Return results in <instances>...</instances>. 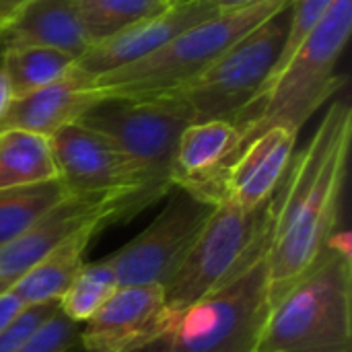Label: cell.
<instances>
[{"label":"cell","mask_w":352,"mask_h":352,"mask_svg":"<svg viewBox=\"0 0 352 352\" xmlns=\"http://www.w3.org/2000/svg\"><path fill=\"white\" fill-rule=\"evenodd\" d=\"M351 142V103L338 99L303 151L293 155L283 184L270 198V305L318 266L338 233Z\"/></svg>","instance_id":"obj_1"},{"label":"cell","mask_w":352,"mask_h":352,"mask_svg":"<svg viewBox=\"0 0 352 352\" xmlns=\"http://www.w3.org/2000/svg\"><path fill=\"white\" fill-rule=\"evenodd\" d=\"M352 31V0H336L291 60L233 118L243 146L270 128H301L338 93L344 76L336 74ZM241 146V148H243Z\"/></svg>","instance_id":"obj_2"},{"label":"cell","mask_w":352,"mask_h":352,"mask_svg":"<svg viewBox=\"0 0 352 352\" xmlns=\"http://www.w3.org/2000/svg\"><path fill=\"white\" fill-rule=\"evenodd\" d=\"M252 352H352V256L346 233H336L318 266L270 305Z\"/></svg>","instance_id":"obj_3"},{"label":"cell","mask_w":352,"mask_h":352,"mask_svg":"<svg viewBox=\"0 0 352 352\" xmlns=\"http://www.w3.org/2000/svg\"><path fill=\"white\" fill-rule=\"evenodd\" d=\"M289 4L291 0H256L248 6L219 12L186 29L155 54L97 76L95 87L103 93V99H144L175 93L214 64L241 37Z\"/></svg>","instance_id":"obj_4"},{"label":"cell","mask_w":352,"mask_h":352,"mask_svg":"<svg viewBox=\"0 0 352 352\" xmlns=\"http://www.w3.org/2000/svg\"><path fill=\"white\" fill-rule=\"evenodd\" d=\"M80 122L109 136L138 171L142 179L134 204L138 214L173 190L177 142L196 116L182 95L167 93L144 99H105Z\"/></svg>","instance_id":"obj_5"},{"label":"cell","mask_w":352,"mask_h":352,"mask_svg":"<svg viewBox=\"0 0 352 352\" xmlns=\"http://www.w3.org/2000/svg\"><path fill=\"white\" fill-rule=\"evenodd\" d=\"M270 311L266 252L186 309L157 352H252Z\"/></svg>","instance_id":"obj_6"},{"label":"cell","mask_w":352,"mask_h":352,"mask_svg":"<svg viewBox=\"0 0 352 352\" xmlns=\"http://www.w3.org/2000/svg\"><path fill=\"white\" fill-rule=\"evenodd\" d=\"M268 233L270 202L250 212L223 198L163 287L173 322L239 272L250 260L266 252Z\"/></svg>","instance_id":"obj_7"},{"label":"cell","mask_w":352,"mask_h":352,"mask_svg":"<svg viewBox=\"0 0 352 352\" xmlns=\"http://www.w3.org/2000/svg\"><path fill=\"white\" fill-rule=\"evenodd\" d=\"M289 6L260 23L202 74L175 91L192 105L196 122H233L260 93L278 64L289 31Z\"/></svg>","instance_id":"obj_8"},{"label":"cell","mask_w":352,"mask_h":352,"mask_svg":"<svg viewBox=\"0 0 352 352\" xmlns=\"http://www.w3.org/2000/svg\"><path fill=\"white\" fill-rule=\"evenodd\" d=\"M167 196L169 202L155 221L109 256L118 287H165L217 208V204L200 200L182 188H173Z\"/></svg>","instance_id":"obj_9"},{"label":"cell","mask_w":352,"mask_h":352,"mask_svg":"<svg viewBox=\"0 0 352 352\" xmlns=\"http://www.w3.org/2000/svg\"><path fill=\"white\" fill-rule=\"evenodd\" d=\"M58 179L72 196L126 198L124 223L136 217V198L142 179L122 148L103 132L74 122L50 138Z\"/></svg>","instance_id":"obj_10"},{"label":"cell","mask_w":352,"mask_h":352,"mask_svg":"<svg viewBox=\"0 0 352 352\" xmlns=\"http://www.w3.org/2000/svg\"><path fill=\"white\" fill-rule=\"evenodd\" d=\"M173 324L161 285L118 287L103 307L82 324L87 352H136L163 338Z\"/></svg>","instance_id":"obj_11"},{"label":"cell","mask_w":352,"mask_h":352,"mask_svg":"<svg viewBox=\"0 0 352 352\" xmlns=\"http://www.w3.org/2000/svg\"><path fill=\"white\" fill-rule=\"evenodd\" d=\"M124 204L126 198L118 196L68 194L16 239L0 248V291L10 289L27 270L82 227L124 223Z\"/></svg>","instance_id":"obj_12"},{"label":"cell","mask_w":352,"mask_h":352,"mask_svg":"<svg viewBox=\"0 0 352 352\" xmlns=\"http://www.w3.org/2000/svg\"><path fill=\"white\" fill-rule=\"evenodd\" d=\"M214 14H219V10L210 0H175L163 12L144 19L101 43L91 45L76 60V68L95 82V78L101 74L155 54L186 29Z\"/></svg>","instance_id":"obj_13"},{"label":"cell","mask_w":352,"mask_h":352,"mask_svg":"<svg viewBox=\"0 0 352 352\" xmlns=\"http://www.w3.org/2000/svg\"><path fill=\"white\" fill-rule=\"evenodd\" d=\"M243 146L233 122L208 120L190 124L177 142L171 184L192 196L219 204L225 198V179Z\"/></svg>","instance_id":"obj_14"},{"label":"cell","mask_w":352,"mask_h":352,"mask_svg":"<svg viewBox=\"0 0 352 352\" xmlns=\"http://www.w3.org/2000/svg\"><path fill=\"white\" fill-rule=\"evenodd\" d=\"M101 101H105L103 93L74 64L60 80L14 97L0 122V130H25L50 138L60 128L80 122Z\"/></svg>","instance_id":"obj_15"},{"label":"cell","mask_w":352,"mask_h":352,"mask_svg":"<svg viewBox=\"0 0 352 352\" xmlns=\"http://www.w3.org/2000/svg\"><path fill=\"white\" fill-rule=\"evenodd\" d=\"M299 132L270 128L254 136L233 161L225 179V198L243 210H260L270 202L295 155Z\"/></svg>","instance_id":"obj_16"},{"label":"cell","mask_w":352,"mask_h":352,"mask_svg":"<svg viewBox=\"0 0 352 352\" xmlns=\"http://www.w3.org/2000/svg\"><path fill=\"white\" fill-rule=\"evenodd\" d=\"M54 47L80 58L89 47L78 0H35L0 29V50Z\"/></svg>","instance_id":"obj_17"},{"label":"cell","mask_w":352,"mask_h":352,"mask_svg":"<svg viewBox=\"0 0 352 352\" xmlns=\"http://www.w3.org/2000/svg\"><path fill=\"white\" fill-rule=\"evenodd\" d=\"M103 223H93L64 239L56 250L41 258L31 270H27L10 289L23 299L25 305H39L47 301H60L74 276L85 266V250L93 237L105 229Z\"/></svg>","instance_id":"obj_18"},{"label":"cell","mask_w":352,"mask_h":352,"mask_svg":"<svg viewBox=\"0 0 352 352\" xmlns=\"http://www.w3.org/2000/svg\"><path fill=\"white\" fill-rule=\"evenodd\" d=\"M58 179L45 136L25 130H0V190Z\"/></svg>","instance_id":"obj_19"},{"label":"cell","mask_w":352,"mask_h":352,"mask_svg":"<svg viewBox=\"0 0 352 352\" xmlns=\"http://www.w3.org/2000/svg\"><path fill=\"white\" fill-rule=\"evenodd\" d=\"M76 58L54 47L0 50V72L10 85L12 97H23L66 76Z\"/></svg>","instance_id":"obj_20"},{"label":"cell","mask_w":352,"mask_h":352,"mask_svg":"<svg viewBox=\"0 0 352 352\" xmlns=\"http://www.w3.org/2000/svg\"><path fill=\"white\" fill-rule=\"evenodd\" d=\"M66 196L68 192L60 179L0 190V248L16 239Z\"/></svg>","instance_id":"obj_21"},{"label":"cell","mask_w":352,"mask_h":352,"mask_svg":"<svg viewBox=\"0 0 352 352\" xmlns=\"http://www.w3.org/2000/svg\"><path fill=\"white\" fill-rule=\"evenodd\" d=\"M175 0H78V16L91 45L151 19Z\"/></svg>","instance_id":"obj_22"},{"label":"cell","mask_w":352,"mask_h":352,"mask_svg":"<svg viewBox=\"0 0 352 352\" xmlns=\"http://www.w3.org/2000/svg\"><path fill=\"white\" fill-rule=\"evenodd\" d=\"M118 291V278L109 256L89 262L74 276L70 287L60 297V311L76 324L89 322L107 299Z\"/></svg>","instance_id":"obj_23"},{"label":"cell","mask_w":352,"mask_h":352,"mask_svg":"<svg viewBox=\"0 0 352 352\" xmlns=\"http://www.w3.org/2000/svg\"><path fill=\"white\" fill-rule=\"evenodd\" d=\"M82 324L72 322L60 309L45 320L16 352H82Z\"/></svg>","instance_id":"obj_24"},{"label":"cell","mask_w":352,"mask_h":352,"mask_svg":"<svg viewBox=\"0 0 352 352\" xmlns=\"http://www.w3.org/2000/svg\"><path fill=\"white\" fill-rule=\"evenodd\" d=\"M60 309L58 301H47V303H39V305H27L16 318L14 322L0 332V352H16L23 342L45 322L50 320L56 311Z\"/></svg>","instance_id":"obj_25"},{"label":"cell","mask_w":352,"mask_h":352,"mask_svg":"<svg viewBox=\"0 0 352 352\" xmlns=\"http://www.w3.org/2000/svg\"><path fill=\"white\" fill-rule=\"evenodd\" d=\"M25 307L27 305L12 289L0 291V332H4Z\"/></svg>","instance_id":"obj_26"},{"label":"cell","mask_w":352,"mask_h":352,"mask_svg":"<svg viewBox=\"0 0 352 352\" xmlns=\"http://www.w3.org/2000/svg\"><path fill=\"white\" fill-rule=\"evenodd\" d=\"M35 0H0V29L8 25L27 4Z\"/></svg>","instance_id":"obj_27"},{"label":"cell","mask_w":352,"mask_h":352,"mask_svg":"<svg viewBox=\"0 0 352 352\" xmlns=\"http://www.w3.org/2000/svg\"><path fill=\"white\" fill-rule=\"evenodd\" d=\"M12 99H14V97H12L10 85H8V80L4 78V74L0 72V122H2V118H4V113L8 111Z\"/></svg>","instance_id":"obj_28"},{"label":"cell","mask_w":352,"mask_h":352,"mask_svg":"<svg viewBox=\"0 0 352 352\" xmlns=\"http://www.w3.org/2000/svg\"><path fill=\"white\" fill-rule=\"evenodd\" d=\"M219 12H225V10H235V8H241V6H248L256 0H210Z\"/></svg>","instance_id":"obj_29"},{"label":"cell","mask_w":352,"mask_h":352,"mask_svg":"<svg viewBox=\"0 0 352 352\" xmlns=\"http://www.w3.org/2000/svg\"><path fill=\"white\" fill-rule=\"evenodd\" d=\"M159 342V340H157ZM157 342L155 344H151V346H146V349H142V351H136V352H157Z\"/></svg>","instance_id":"obj_30"},{"label":"cell","mask_w":352,"mask_h":352,"mask_svg":"<svg viewBox=\"0 0 352 352\" xmlns=\"http://www.w3.org/2000/svg\"><path fill=\"white\" fill-rule=\"evenodd\" d=\"M82 352H87V351H82Z\"/></svg>","instance_id":"obj_31"}]
</instances>
